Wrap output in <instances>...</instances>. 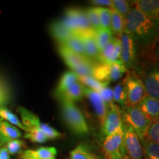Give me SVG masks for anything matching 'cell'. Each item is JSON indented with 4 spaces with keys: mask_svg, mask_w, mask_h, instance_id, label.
<instances>
[{
    "mask_svg": "<svg viewBox=\"0 0 159 159\" xmlns=\"http://www.w3.org/2000/svg\"><path fill=\"white\" fill-rule=\"evenodd\" d=\"M19 159H33V158H19ZM55 159V158H54Z\"/></svg>",
    "mask_w": 159,
    "mask_h": 159,
    "instance_id": "obj_44",
    "label": "cell"
},
{
    "mask_svg": "<svg viewBox=\"0 0 159 159\" xmlns=\"http://www.w3.org/2000/svg\"><path fill=\"white\" fill-rule=\"evenodd\" d=\"M121 114L123 124L132 128L142 142L146 138L152 122L143 114L137 105L122 109Z\"/></svg>",
    "mask_w": 159,
    "mask_h": 159,
    "instance_id": "obj_4",
    "label": "cell"
},
{
    "mask_svg": "<svg viewBox=\"0 0 159 159\" xmlns=\"http://www.w3.org/2000/svg\"><path fill=\"white\" fill-rule=\"evenodd\" d=\"M144 159H148V158H147V157H146V156H144Z\"/></svg>",
    "mask_w": 159,
    "mask_h": 159,
    "instance_id": "obj_45",
    "label": "cell"
},
{
    "mask_svg": "<svg viewBox=\"0 0 159 159\" xmlns=\"http://www.w3.org/2000/svg\"><path fill=\"white\" fill-rule=\"evenodd\" d=\"M131 5L148 17L159 21V0H136Z\"/></svg>",
    "mask_w": 159,
    "mask_h": 159,
    "instance_id": "obj_15",
    "label": "cell"
},
{
    "mask_svg": "<svg viewBox=\"0 0 159 159\" xmlns=\"http://www.w3.org/2000/svg\"><path fill=\"white\" fill-rule=\"evenodd\" d=\"M110 29L116 38L120 37L125 31V19L113 11L111 12Z\"/></svg>",
    "mask_w": 159,
    "mask_h": 159,
    "instance_id": "obj_24",
    "label": "cell"
},
{
    "mask_svg": "<svg viewBox=\"0 0 159 159\" xmlns=\"http://www.w3.org/2000/svg\"><path fill=\"white\" fill-rule=\"evenodd\" d=\"M57 154L55 148L42 147L36 150H23L19 154V158H29L33 159H54Z\"/></svg>",
    "mask_w": 159,
    "mask_h": 159,
    "instance_id": "obj_18",
    "label": "cell"
},
{
    "mask_svg": "<svg viewBox=\"0 0 159 159\" xmlns=\"http://www.w3.org/2000/svg\"><path fill=\"white\" fill-rule=\"evenodd\" d=\"M123 125L113 134L105 137L102 150L107 159H128L124 146Z\"/></svg>",
    "mask_w": 159,
    "mask_h": 159,
    "instance_id": "obj_7",
    "label": "cell"
},
{
    "mask_svg": "<svg viewBox=\"0 0 159 159\" xmlns=\"http://www.w3.org/2000/svg\"><path fill=\"white\" fill-rule=\"evenodd\" d=\"M75 34L78 35L82 41L85 56L93 61L94 60H98L100 50L97 45L96 38H95V30L91 28L80 31Z\"/></svg>",
    "mask_w": 159,
    "mask_h": 159,
    "instance_id": "obj_13",
    "label": "cell"
},
{
    "mask_svg": "<svg viewBox=\"0 0 159 159\" xmlns=\"http://www.w3.org/2000/svg\"><path fill=\"white\" fill-rule=\"evenodd\" d=\"M84 97V85L80 83L76 82L67 89L62 94L57 97L61 102L62 101H70V102H76L80 101Z\"/></svg>",
    "mask_w": 159,
    "mask_h": 159,
    "instance_id": "obj_19",
    "label": "cell"
},
{
    "mask_svg": "<svg viewBox=\"0 0 159 159\" xmlns=\"http://www.w3.org/2000/svg\"><path fill=\"white\" fill-rule=\"evenodd\" d=\"M137 106L151 122L159 119V99L146 95Z\"/></svg>",
    "mask_w": 159,
    "mask_h": 159,
    "instance_id": "obj_16",
    "label": "cell"
},
{
    "mask_svg": "<svg viewBox=\"0 0 159 159\" xmlns=\"http://www.w3.org/2000/svg\"><path fill=\"white\" fill-rule=\"evenodd\" d=\"M63 45L67 47L69 49H70L71 51L74 52L76 54L81 55V56L86 57L82 41L77 35L73 34Z\"/></svg>",
    "mask_w": 159,
    "mask_h": 159,
    "instance_id": "obj_26",
    "label": "cell"
},
{
    "mask_svg": "<svg viewBox=\"0 0 159 159\" xmlns=\"http://www.w3.org/2000/svg\"><path fill=\"white\" fill-rule=\"evenodd\" d=\"M124 146L128 159H142L144 156L142 142L136 132L130 127L123 124Z\"/></svg>",
    "mask_w": 159,
    "mask_h": 159,
    "instance_id": "obj_10",
    "label": "cell"
},
{
    "mask_svg": "<svg viewBox=\"0 0 159 159\" xmlns=\"http://www.w3.org/2000/svg\"><path fill=\"white\" fill-rule=\"evenodd\" d=\"M143 152L148 159H159V144L145 138L142 142Z\"/></svg>",
    "mask_w": 159,
    "mask_h": 159,
    "instance_id": "obj_27",
    "label": "cell"
},
{
    "mask_svg": "<svg viewBox=\"0 0 159 159\" xmlns=\"http://www.w3.org/2000/svg\"><path fill=\"white\" fill-rule=\"evenodd\" d=\"M21 133L16 127L0 119V144H7L10 141L19 139Z\"/></svg>",
    "mask_w": 159,
    "mask_h": 159,
    "instance_id": "obj_17",
    "label": "cell"
},
{
    "mask_svg": "<svg viewBox=\"0 0 159 159\" xmlns=\"http://www.w3.org/2000/svg\"><path fill=\"white\" fill-rule=\"evenodd\" d=\"M122 51L120 60L128 70H134L136 65V53L134 41L128 33H123L120 36Z\"/></svg>",
    "mask_w": 159,
    "mask_h": 159,
    "instance_id": "obj_12",
    "label": "cell"
},
{
    "mask_svg": "<svg viewBox=\"0 0 159 159\" xmlns=\"http://www.w3.org/2000/svg\"><path fill=\"white\" fill-rule=\"evenodd\" d=\"M130 3L125 0H111V11L116 12L121 16L125 18L128 16L130 11Z\"/></svg>",
    "mask_w": 159,
    "mask_h": 159,
    "instance_id": "obj_32",
    "label": "cell"
},
{
    "mask_svg": "<svg viewBox=\"0 0 159 159\" xmlns=\"http://www.w3.org/2000/svg\"><path fill=\"white\" fill-rule=\"evenodd\" d=\"M12 100V91L10 85L0 76V108L7 105Z\"/></svg>",
    "mask_w": 159,
    "mask_h": 159,
    "instance_id": "obj_28",
    "label": "cell"
},
{
    "mask_svg": "<svg viewBox=\"0 0 159 159\" xmlns=\"http://www.w3.org/2000/svg\"><path fill=\"white\" fill-rule=\"evenodd\" d=\"M24 137L25 139H30L31 142L34 143H39V144L44 143L48 140V138L41 129L35 128L27 130Z\"/></svg>",
    "mask_w": 159,
    "mask_h": 159,
    "instance_id": "obj_35",
    "label": "cell"
},
{
    "mask_svg": "<svg viewBox=\"0 0 159 159\" xmlns=\"http://www.w3.org/2000/svg\"><path fill=\"white\" fill-rule=\"evenodd\" d=\"M61 103L62 118L71 132L79 136L88 134V124L75 103L70 101H62Z\"/></svg>",
    "mask_w": 159,
    "mask_h": 159,
    "instance_id": "obj_3",
    "label": "cell"
},
{
    "mask_svg": "<svg viewBox=\"0 0 159 159\" xmlns=\"http://www.w3.org/2000/svg\"><path fill=\"white\" fill-rule=\"evenodd\" d=\"M134 70L144 83L147 95L159 99V63L139 62Z\"/></svg>",
    "mask_w": 159,
    "mask_h": 159,
    "instance_id": "obj_2",
    "label": "cell"
},
{
    "mask_svg": "<svg viewBox=\"0 0 159 159\" xmlns=\"http://www.w3.org/2000/svg\"><path fill=\"white\" fill-rule=\"evenodd\" d=\"M5 148L7 149V152L9 154L15 155L17 153H21L22 152L23 148L26 147V144L24 141L21 139H13V140L10 141L7 144H5Z\"/></svg>",
    "mask_w": 159,
    "mask_h": 159,
    "instance_id": "obj_38",
    "label": "cell"
},
{
    "mask_svg": "<svg viewBox=\"0 0 159 159\" xmlns=\"http://www.w3.org/2000/svg\"><path fill=\"white\" fill-rule=\"evenodd\" d=\"M125 33L134 41L136 63L154 61L152 52L159 40V21L150 19L131 7L125 19ZM156 62V61H155Z\"/></svg>",
    "mask_w": 159,
    "mask_h": 159,
    "instance_id": "obj_1",
    "label": "cell"
},
{
    "mask_svg": "<svg viewBox=\"0 0 159 159\" xmlns=\"http://www.w3.org/2000/svg\"><path fill=\"white\" fill-rule=\"evenodd\" d=\"M70 159H102L85 144H80L70 152Z\"/></svg>",
    "mask_w": 159,
    "mask_h": 159,
    "instance_id": "obj_23",
    "label": "cell"
},
{
    "mask_svg": "<svg viewBox=\"0 0 159 159\" xmlns=\"http://www.w3.org/2000/svg\"><path fill=\"white\" fill-rule=\"evenodd\" d=\"M114 102L121 106V109L126 108V91L123 81L117 83L113 89Z\"/></svg>",
    "mask_w": 159,
    "mask_h": 159,
    "instance_id": "obj_31",
    "label": "cell"
},
{
    "mask_svg": "<svg viewBox=\"0 0 159 159\" xmlns=\"http://www.w3.org/2000/svg\"><path fill=\"white\" fill-rule=\"evenodd\" d=\"M110 66V81H116L122 77L125 73L128 72L124 63L121 60H117L111 63Z\"/></svg>",
    "mask_w": 159,
    "mask_h": 159,
    "instance_id": "obj_30",
    "label": "cell"
},
{
    "mask_svg": "<svg viewBox=\"0 0 159 159\" xmlns=\"http://www.w3.org/2000/svg\"><path fill=\"white\" fill-rule=\"evenodd\" d=\"M96 10L98 13L99 21L102 28L110 29L111 20V11L108 7H97Z\"/></svg>",
    "mask_w": 159,
    "mask_h": 159,
    "instance_id": "obj_36",
    "label": "cell"
},
{
    "mask_svg": "<svg viewBox=\"0 0 159 159\" xmlns=\"http://www.w3.org/2000/svg\"><path fill=\"white\" fill-rule=\"evenodd\" d=\"M152 58H153L154 61L159 63V40L158 43H156V47L153 49V52H152Z\"/></svg>",
    "mask_w": 159,
    "mask_h": 159,
    "instance_id": "obj_42",
    "label": "cell"
},
{
    "mask_svg": "<svg viewBox=\"0 0 159 159\" xmlns=\"http://www.w3.org/2000/svg\"><path fill=\"white\" fill-rule=\"evenodd\" d=\"M90 2L93 5L111 9V0H91Z\"/></svg>",
    "mask_w": 159,
    "mask_h": 159,
    "instance_id": "obj_41",
    "label": "cell"
},
{
    "mask_svg": "<svg viewBox=\"0 0 159 159\" xmlns=\"http://www.w3.org/2000/svg\"><path fill=\"white\" fill-rule=\"evenodd\" d=\"M85 13L87 16V19H88L91 28L94 30H97L100 29V21H99V17L96 7L87 8L86 10H85Z\"/></svg>",
    "mask_w": 159,
    "mask_h": 159,
    "instance_id": "obj_37",
    "label": "cell"
},
{
    "mask_svg": "<svg viewBox=\"0 0 159 159\" xmlns=\"http://www.w3.org/2000/svg\"><path fill=\"white\" fill-rule=\"evenodd\" d=\"M0 118L2 119L3 120H5L6 122H9L10 124L13 125L14 126H16L18 128H21V130L26 131L25 126L22 125L19 118L14 114H13L11 111H10L8 109L6 108L5 107L0 108Z\"/></svg>",
    "mask_w": 159,
    "mask_h": 159,
    "instance_id": "obj_34",
    "label": "cell"
},
{
    "mask_svg": "<svg viewBox=\"0 0 159 159\" xmlns=\"http://www.w3.org/2000/svg\"><path fill=\"white\" fill-rule=\"evenodd\" d=\"M101 97L105 104H106L107 107L109 105H111L113 104H115L114 102V95H113V89L109 88L108 86H105L103 88L102 90L99 91Z\"/></svg>",
    "mask_w": 159,
    "mask_h": 159,
    "instance_id": "obj_40",
    "label": "cell"
},
{
    "mask_svg": "<svg viewBox=\"0 0 159 159\" xmlns=\"http://www.w3.org/2000/svg\"><path fill=\"white\" fill-rule=\"evenodd\" d=\"M91 76L100 83L108 85L110 82V66L99 62L95 63Z\"/></svg>",
    "mask_w": 159,
    "mask_h": 159,
    "instance_id": "obj_22",
    "label": "cell"
},
{
    "mask_svg": "<svg viewBox=\"0 0 159 159\" xmlns=\"http://www.w3.org/2000/svg\"><path fill=\"white\" fill-rule=\"evenodd\" d=\"M79 82L86 88L97 91L98 92L102 90L104 87L108 86V85L100 83L92 76H80Z\"/></svg>",
    "mask_w": 159,
    "mask_h": 159,
    "instance_id": "obj_33",
    "label": "cell"
},
{
    "mask_svg": "<svg viewBox=\"0 0 159 159\" xmlns=\"http://www.w3.org/2000/svg\"><path fill=\"white\" fill-rule=\"evenodd\" d=\"M49 30L52 37L56 40L59 45L64 44L66 41L73 35L71 32L66 28L61 21L52 23L49 27Z\"/></svg>",
    "mask_w": 159,
    "mask_h": 159,
    "instance_id": "obj_20",
    "label": "cell"
},
{
    "mask_svg": "<svg viewBox=\"0 0 159 159\" xmlns=\"http://www.w3.org/2000/svg\"><path fill=\"white\" fill-rule=\"evenodd\" d=\"M95 38L100 52L108 45L112 39V32L111 29L102 28L95 30Z\"/></svg>",
    "mask_w": 159,
    "mask_h": 159,
    "instance_id": "obj_29",
    "label": "cell"
},
{
    "mask_svg": "<svg viewBox=\"0 0 159 159\" xmlns=\"http://www.w3.org/2000/svg\"><path fill=\"white\" fill-rule=\"evenodd\" d=\"M146 138L159 144V119L151 122Z\"/></svg>",
    "mask_w": 159,
    "mask_h": 159,
    "instance_id": "obj_39",
    "label": "cell"
},
{
    "mask_svg": "<svg viewBox=\"0 0 159 159\" xmlns=\"http://www.w3.org/2000/svg\"><path fill=\"white\" fill-rule=\"evenodd\" d=\"M0 159H10V154L5 147L0 148Z\"/></svg>",
    "mask_w": 159,
    "mask_h": 159,
    "instance_id": "obj_43",
    "label": "cell"
},
{
    "mask_svg": "<svg viewBox=\"0 0 159 159\" xmlns=\"http://www.w3.org/2000/svg\"><path fill=\"white\" fill-rule=\"evenodd\" d=\"M61 58L71 71L78 76H91L95 63L88 57L77 55L63 45H58Z\"/></svg>",
    "mask_w": 159,
    "mask_h": 159,
    "instance_id": "obj_5",
    "label": "cell"
},
{
    "mask_svg": "<svg viewBox=\"0 0 159 159\" xmlns=\"http://www.w3.org/2000/svg\"><path fill=\"white\" fill-rule=\"evenodd\" d=\"M84 95H85L89 102H91V106L94 108L97 118L99 119L101 124H102L105 115H106L108 107L102 99L100 94L98 91L91 90V89L84 86Z\"/></svg>",
    "mask_w": 159,
    "mask_h": 159,
    "instance_id": "obj_14",
    "label": "cell"
},
{
    "mask_svg": "<svg viewBox=\"0 0 159 159\" xmlns=\"http://www.w3.org/2000/svg\"><path fill=\"white\" fill-rule=\"evenodd\" d=\"M121 109L118 105L113 104L108 106L106 115L102 123V134L107 137L121 128L123 125Z\"/></svg>",
    "mask_w": 159,
    "mask_h": 159,
    "instance_id": "obj_11",
    "label": "cell"
},
{
    "mask_svg": "<svg viewBox=\"0 0 159 159\" xmlns=\"http://www.w3.org/2000/svg\"><path fill=\"white\" fill-rule=\"evenodd\" d=\"M98 61L99 63L111 64L116 61L114 57V38L113 37L108 45L99 53Z\"/></svg>",
    "mask_w": 159,
    "mask_h": 159,
    "instance_id": "obj_25",
    "label": "cell"
},
{
    "mask_svg": "<svg viewBox=\"0 0 159 159\" xmlns=\"http://www.w3.org/2000/svg\"><path fill=\"white\" fill-rule=\"evenodd\" d=\"M78 81L79 76L73 71H66V72H65L60 79L58 84H57L56 89L55 91V97L57 98L67 89H69L71 85L74 84L75 83L78 82Z\"/></svg>",
    "mask_w": 159,
    "mask_h": 159,
    "instance_id": "obj_21",
    "label": "cell"
},
{
    "mask_svg": "<svg viewBox=\"0 0 159 159\" xmlns=\"http://www.w3.org/2000/svg\"><path fill=\"white\" fill-rule=\"evenodd\" d=\"M61 21L66 28L68 29L73 34L85 30L91 29L85 10L76 7H71L66 10L64 16Z\"/></svg>",
    "mask_w": 159,
    "mask_h": 159,
    "instance_id": "obj_9",
    "label": "cell"
},
{
    "mask_svg": "<svg viewBox=\"0 0 159 159\" xmlns=\"http://www.w3.org/2000/svg\"><path fill=\"white\" fill-rule=\"evenodd\" d=\"M122 81L126 91V107L138 105L147 95L142 80L134 71L131 70Z\"/></svg>",
    "mask_w": 159,
    "mask_h": 159,
    "instance_id": "obj_6",
    "label": "cell"
},
{
    "mask_svg": "<svg viewBox=\"0 0 159 159\" xmlns=\"http://www.w3.org/2000/svg\"><path fill=\"white\" fill-rule=\"evenodd\" d=\"M18 112L21 116V123L26 129L25 132L30 128H39L44 133L49 139H55L63 136L61 133L57 131L56 129L53 128L50 125L41 122L39 116L33 114V112L27 110L23 107L18 108Z\"/></svg>",
    "mask_w": 159,
    "mask_h": 159,
    "instance_id": "obj_8",
    "label": "cell"
}]
</instances>
